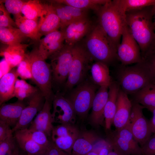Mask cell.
<instances>
[{"mask_svg": "<svg viewBox=\"0 0 155 155\" xmlns=\"http://www.w3.org/2000/svg\"><path fill=\"white\" fill-rule=\"evenodd\" d=\"M15 67L13 68L0 78V106L15 97V84L18 77L16 68Z\"/></svg>", "mask_w": 155, "mask_h": 155, "instance_id": "7402d4cb", "label": "cell"}, {"mask_svg": "<svg viewBox=\"0 0 155 155\" xmlns=\"http://www.w3.org/2000/svg\"><path fill=\"white\" fill-rule=\"evenodd\" d=\"M98 86L92 80L86 79L69 92L65 96L80 117H85L92 108Z\"/></svg>", "mask_w": 155, "mask_h": 155, "instance_id": "52a82bcc", "label": "cell"}, {"mask_svg": "<svg viewBox=\"0 0 155 155\" xmlns=\"http://www.w3.org/2000/svg\"><path fill=\"white\" fill-rule=\"evenodd\" d=\"M46 152L47 155H70L57 148L52 141H51Z\"/></svg>", "mask_w": 155, "mask_h": 155, "instance_id": "bcb514c9", "label": "cell"}, {"mask_svg": "<svg viewBox=\"0 0 155 155\" xmlns=\"http://www.w3.org/2000/svg\"><path fill=\"white\" fill-rule=\"evenodd\" d=\"M14 133L13 136L16 142L27 155H42L46 152V149L24 135L20 130L16 131Z\"/></svg>", "mask_w": 155, "mask_h": 155, "instance_id": "4316f807", "label": "cell"}, {"mask_svg": "<svg viewBox=\"0 0 155 155\" xmlns=\"http://www.w3.org/2000/svg\"><path fill=\"white\" fill-rule=\"evenodd\" d=\"M63 5L65 10L75 21L87 18V11L88 10Z\"/></svg>", "mask_w": 155, "mask_h": 155, "instance_id": "7bdbcfd3", "label": "cell"}, {"mask_svg": "<svg viewBox=\"0 0 155 155\" xmlns=\"http://www.w3.org/2000/svg\"><path fill=\"white\" fill-rule=\"evenodd\" d=\"M37 87H34L25 80L18 79L16 81L14 92L15 97L18 100L24 101L38 91Z\"/></svg>", "mask_w": 155, "mask_h": 155, "instance_id": "4dcf8cb0", "label": "cell"}, {"mask_svg": "<svg viewBox=\"0 0 155 155\" xmlns=\"http://www.w3.org/2000/svg\"><path fill=\"white\" fill-rule=\"evenodd\" d=\"M25 100H27L26 105L23 110L18 121L12 129L13 133L18 130L27 128L36 114L42 108L46 100L39 89Z\"/></svg>", "mask_w": 155, "mask_h": 155, "instance_id": "4fadbf2b", "label": "cell"}, {"mask_svg": "<svg viewBox=\"0 0 155 155\" xmlns=\"http://www.w3.org/2000/svg\"><path fill=\"white\" fill-rule=\"evenodd\" d=\"M28 53L33 81L42 92L45 100L52 103L55 94L52 90V78L50 64L39 52L37 47Z\"/></svg>", "mask_w": 155, "mask_h": 155, "instance_id": "5b68a950", "label": "cell"}, {"mask_svg": "<svg viewBox=\"0 0 155 155\" xmlns=\"http://www.w3.org/2000/svg\"><path fill=\"white\" fill-rule=\"evenodd\" d=\"M98 24L117 49L125 28L127 25L126 13L117 0H108L96 13Z\"/></svg>", "mask_w": 155, "mask_h": 155, "instance_id": "7a4b0ae2", "label": "cell"}, {"mask_svg": "<svg viewBox=\"0 0 155 155\" xmlns=\"http://www.w3.org/2000/svg\"><path fill=\"white\" fill-rule=\"evenodd\" d=\"M16 69L18 76L22 79L32 80L31 66L28 53L17 67Z\"/></svg>", "mask_w": 155, "mask_h": 155, "instance_id": "74e56055", "label": "cell"}, {"mask_svg": "<svg viewBox=\"0 0 155 155\" xmlns=\"http://www.w3.org/2000/svg\"><path fill=\"white\" fill-rule=\"evenodd\" d=\"M59 19L51 3H45V8L38 21V31L41 37L58 30Z\"/></svg>", "mask_w": 155, "mask_h": 155, "instance_id": "ac0fdd59", "label": "cell"}, {"mask_svg": "<svg viewBox=\"0 0 155 155\" xmlns=\"http://www.w3.org/2000/svg\"><path fill=\"white\" fill-rule=\"evenodd\" d=\"M112 146V148L109 152L108 155H125L117 148Z\"/></svg>", "mask_w": 155, "mask_h": 155, "instance_id": "681fc988", "label": "cell"}, {"mask_svg": "<svg viewBox=\"0 0 155 155\" xmlns=\"http://www.w3.org/2000/svg\"><path fill=\"white\" fill-rule=\"evenodd\" d=\"M116 67V81L127 95L137 92L154 80L143 61L132 66L121 64Z\"/></svg>", "mask_w": 155, "mask_h": 155, "instance_id": "277c9868", "label": "cell"}, {"mask_svg": "<svg viewBox=\"0 0 155 155\" xmlns=\"http://www.w3.org/2000/svg\"><path fill=\"white\" fill-rule=\"evenodd\" d=\"M153 11L154 13V22L155 28V4L153 6Z\"/></svg>", "mask_w": 155, "mask_h": 155, "instance_id": "816d5d0a", "label": "cell"}, {"mask_svg": "<svg viewBox=\"0 0 155 155\" xmlns=\"http://www.w3.org/2000/svg\"><path fill=\"white\" fill-rule=\"evenodd\" d=\"M52 104L51 102L46 100L42 108L32 121L28 129L42 132L47 137L51 136L54 127L51 112Z\"/></svg>", "mask_w": 155, "mask_h": 155, "instance_id": "e0dca14e", "label": "cell"}, {"mask_svg": "<svg viewBox=\"0 0 155 155\" xmlns=\"http://www.w3.org/2000/svg\"><path fill=\"white\" fill-rule=\"evenodd\" d=\"M122 41L117 48L118 59L121 64L127 65L143 61L140 48L127 25L122 35Z\"/></svg>", "mask_w": 155, "mask_h": 155, "instance_id": "8fae6325", "label": "cell"}, {"mask_svg": "<svg viewBox=\"0 0 155 155\" xmlns=\"http://www.w3.org/2000/svg\"><path fill=\"white\" fill-rule=\"evenodd\" d=\"M0 27L17 28L15 21L11 18L3 3L0 2Z\"/></svg>", "mask_w": 155, "mask_h": 155, "instance_id": "60d3db41", "label": "cell"}, {"mask_svg": "<svg viewBox=\"0 0 155 155\" xmlns=\"http://www.w3.org/2000/svg\"><path fill=\"white\" fill-rule=\"evenodd\" d=\"M26 105L24 100H18L13 103L3 104L0 108V120L13 127L18 121Z\"/></svg>", "mask_w": 155, "mask_h": 155, "instance_id": "ffe728a7", "label": "cell"}, {"mask_svg": "<svg viewBox=\"0 0 155 155\" xmlns=\"http://www.w3.org/2000/svg\"><path fill=\"white\" fill-rule=\"evenodd\" d=\"M107 140L125 155H143L142 148L135 139L128 124L110 132Z\"/></svg>", "mask_w": 155, "mask_h": 155, "instance_id": "9c48e42d", "label": "cell"}, {"mask_svg": "<svg viewBox=\"0 0 155 155\" xmlns=\"http://www.w3.org/2000/svg\"><path fill=\"white\" fill-rule=\"evenodd\" d=\"M80 131L59 138L52 141L59 148L71 155L73 146Z\"/></svg>", "mask_w": 155, "mask_h": 155, "instance_id": "d6a6232c", "label": "cell"}, {"mask_svg": "<svg viewBox=\"0 0 155 155\" xmlns=\"http://www.w3.org/2000/svg\"><path fill=\"white\" fill-rule=\"evenodd\" d=\"M141 148L143 155H155V134L151 135Z\"/></svg>", "mask_w": 155, "mask_h": 155, "instance_id": "ee69618b", "label": "cell"}, {"mask_svg": "<svg viewBox=\"0 0 155 155\" xmlns=\"http://www.w3.org/2000/svg\"><path fill=\"white\" fill-rule=\"evenodd\" d=\"M52 104L53 123L74 124L76 114L71 104L63 94L57 91L55 94Z\"/></svg>", "mask_w": 155, "mask_h": 155, "instance_id": "7c38bea8", "label": "cell"}, {"mask_svg": "<svg viewBox=\"0 0 155 155\" xmlns=\"http://www.w3.org/2000/svg\"><path fill=\"white\" fill-rule=\"evenodd\" d=\"M143 61L155 80V47L153 46L142 57Z\"/></svg>", "mask_w": 155, "mask_h": 155, "instance_id": "ab89813d", "label": "cell"}, {"mask_svg": "<svg viewBox=\"0 0 155 155\" xmlns=\"http://www.w3.org/2000/svg\"><path fill=\"white\" fill-rule=\"evenodd\" d=\"M29 44L18 43L7 45L1 49L0 56L13 68L17 67L24 59L27 53L26 51Z\"/></svg>", "mask_w": 155, "mask_h": 155, "instance_id": "603a6c76", "label": "cell"}, {"mask_svg": "<svg viewBox=\"0 0 155 155\" xmlns=\"http://www.w3.org/2000/svg\"><path fill=\"white\" fill-rule=\"evenodd\" d=\"M132 101L137 102L148 110L155 108V80H153L144 87L131 95Z\"/></svg>", "mask_w": 155, "mask_h": 155, "instance_id": "d4e9b609", "label": "cell"}, {"mask_svg": "<svg viewBox=\"0 0 155 155\" xmlns=\"http://www.w3.org/2000/svg\"><path fill=\"white\" fill-rule=\"evenodd\" d=\"M87 36L85 48L93 60L108 66L118 65L117 49L98 24Z\"/></svg>", "mask_w": 155, "mask_h": 155, "instance_id": "3957f363", "label": "cell"}, {"mask_svg": "<svg viewBox=\"0 0 155 155\" xmlns=\"http://www.w3.org/2000/svg\"><path fill=\"white\" fill-rule=\"evenodd\" d=\"M120 88V86L116 81H112L108 87V97L104 110L105 125L107 130L110 129L113 123Z\"/></svg>", "mask_w": 155, "mask_h": 155, "instance_id": "44dd1931", "label": "cell"}, {"mask_svg": "<svg viewBox=\"0 0 155 155\" xmlns=\"http://www.w3.org/2000/svg\"><path fill=\"white\" fill-rule=\"evenodd\" d=\"M16 142L13 135L0 142V155H20Z\"/></svg>", "mask_w": 155, "mask_h": 155, "instance_id": "8d00e7d4", "label": "cell"}, {"mask_svg": "<svg viewBox=\"0 0 155 155\" xmlns=\"http://www.w3.org/2000/svg\"><path fill=\"white\" fill-rule=\"evenodd\" d=\"M121 9L125 13L142 9L155 4V0H117Z\"/></svg>", "mask_w": 155, "mask_h": 155, "instance_id": "1f68e13d", "label": "cell"}, {"mask_svg": "<svg viewBox=\"0 0 155 155\" xmlns=\"http://www.w3.org/2000/svg\"><path fill=\"white\" fill-rule=\"evenodd\" d=\"M108 87H99L94 96L89 117L90 124L95 127L102 126L104 120V110L108 97Z\"/></svg>", "mask_w": 155, "mask_h": 155, "instance_id": "2e32d148", "label": "cell"}, {"mask_svg": "<svg viewBox=\"0 0 155 155\" xmlns=\"http://www.w3.org/2000/svg\"><path fill=\"white\" fill-rule=\"evenodd\" d=\"M99 140L98 136L93 131H80L73 145L71 155H87L92 150Z\"/></svg>", "mask_w": 155, "mask_h": 155, "instance_id": "d6986e66", "label": "cell"}, {"mask_svg": "<svg viewBox=\"0 0 155 155\" xmlns=\"http://www.w3.org/2000/svg\"><path fill=\"white\" fill-rule=\"evenodd\" d=\"M73 46L64 44L49 57L50 59L53 84L63 86L66 83L72 61Z\"/></svg>", "mask_w": 155, "mask_h": 155, "instance_id": "ba28073f", "label": "cell"}, {"mask_svg": "<svg viewBox=\"0 0 155 155\" xmlns=\"http://www.w3.org/2000/svg\"><path fill=\"white\" fill-rule=\"evenodd\" d=\"M91 22L87 18L75 21L66 26L62 31L66 44L73 46L91 30Z\"/></svg>", "mask_w": 155, "mask_h": 155, "instance_id": "5bb4252c", "label": "cell"}, {"mask_svg": "<svg viewBox=\"0 0 155 155\" xmlns=\"http://www.w3.org/2000/svg\"><path fill=\"white\" fill-rule=\"evenodd\" d=\"M91 80L97 86L108 87L112 81L108 66L102 62H96L91 66Z\"/></svg>", "mask_w": 155, "mask_h": 155, "instance_id": "484cf974", "label": "cell"}, {"mask_svg": "<svg viewBox=\"0 0 155 155\" xmlns=\"http://www.w3.org/2000/svg\"><path fill=\"white\" fill-rule=\"evenodd\" d=\"M108 0H55L50 1L82 9H92L96 13Z\"/></svg>", "mask_w": 155, "mask_h": 155, "instance_id": "f1b7e54d", "label": "cell"}, {"mask_svg": "<svg viewBox=\"0 0 155 155\" xmlns=\"http://www.w3.org/2000/svg\"><path fill=\"white\" fill-rule=\"evenodd\" d=\"M87 155H99L98 153L95 151H92L89 152Z\"/></svg>", "mask_w": 155, "mask_h": 155, "instance_id": "f907efd6", "label": "cell"}, {"mask_svg": "<svg viewBox=\"0 0 155 155\" xmlns=\"http://www.w3.org/2000/svg\"><path fill=\"white\" fill-rule=\"evenodd\" d=\"M73 59L68 76L64 88L69 92L86 80L90 69V63L93 60L85 48L74 45L72 46Z\"/></svg>", "mask_w": 155, "mask_h": 155, "instance_id": "8992f818", "label": "cell"}, {"mask_svg": "<svg viewBox=\"0 0 155 155\" xmlns=\"http://www.w3.org/2000/svg\"><path fill=\"white\" fill-rule=\"evenodd\" d=\"M132 101V106L128 125L135 139L141 147L152 133L149 121L143 113L144 107L137 102Z\"/></svg>", "mask_w": 155, "mask_h": 155, "instance_id": "30bf717a", "label": "cell"}, {"mask_svg": "<svg viewBox=\"0 0 155 155\" xmlns=\"http://www.w3.org/2000/svg\"><path fill=\"white\" fill-rule=\"evenodd\" d=\"M45 8V3L36 0L26 1L21 11V13L26 18L37 21L40 18Z\"/></svg>", "mask_w": 155, "mask_h": 155, "instance_id": "f546056e", "label": "cell"}, {"mask_svg": "<svg viewBox=\"0 0 155 155\" xmlns=\"http://www.w3.org/2000/svg\"><path fill=\"white\" fill-rule=\"evenodd\" d=\"M47 155V153H46V152H45V153H44V154H43V155Z\"/></svg>", "mask_w": 155, "mask_h": 155, "instance_id": "db71d44e", "label": "cell"}, {"mask_svg": "<svg viewBox=\"0 0 155 155\" xmlns=\"http://www.w3.org/2000/svg\"><path fill=\"white\" fill-rule=\"evenodd\" d=\"M19 130L24 135L31 139L40 146L47 149L51 141L44 133L26 128Z\"/></svg>", "mask_w": 155, "mask_h": 155, "instance_id": "836d02e7", "label": "cell"}, {"mask_svg": "<svg viewBox=\"0 0 155 155\" xmlns=\"http://www.w3.org/2000/svg\"><path fill=\"white\" fill-rule=\"evenodd\" d=\"M149 110L153 114L152 118L149 121L152 133L155 134V108L150 109Z\"/></svg>", "mask_w": 155, "mask_h": 155, "instance_id": "c3c4849f", "label": "cell"}, {"mask_svg": "<svg viewBox=\"0 0 155 155\" xmlns=\"http://www.w3.org/2000/svg\"><path fill=\"white\" fill-rule=\"evenodd\" d=\"M12 129L5 122L0 120V142L13 135Z\"/></svg>", "mask_w": 155, "mask_h": 155, "instance_id": "f6af8a7d", "label": "cell"}, {"mask_svg": "<svg viewBox=\"0 0 155 155\" xmlns=\"http://www.w3.org/2000/svg\"><path fill=\"white\" fill-rule=\"evenodd\" d=\"M153 6L126 13L127 26L140 48L142 57L152 48L155 41Z\"/></svg>", "mask_w": 155, "mask_h": 155, "instance_id": "6da1fadb", "label": "cell"}, {"mask_svg": "<svg viewBox=\"0 0 155 155\" xmlns=\"http://www.w3.org/2000/svg\"><path fill=\"white\" fill-rule=\"evenodd\" d=\"M132 106V101L129 99L128 95L120 87L113 123L116 130L123 128L128 125Z\"/></svg>", "mask_w": 155, "mask_h": 155, "instance_id": "9a60e30c", "label": "cell"}, {"mask_svg": "<svg viewBox=\"0 0 155 155\" xmlns=\"http://www.w3.org/2000/svg\"><path fill=\"white\" fill-rule=\"evenodd\" d=\"M65 40L63 32L62 30H56L48 34L40 40L38 42L39 49L42 48L48 44L52 42Z\"/></svg>", "mask_w": 155, "mask_h": 155, "instance_id": "f35d334b", "label": "cell"}, {"mask_svg": "<svg viewBox=\"0 0 155 155\" xmlns=\"http://www.w3.org/2000/svg\"><path fill=\"white\" fill-rule=\"evenodd\" d=\"M25 1L21 0H5L0 1L4 3L6 9L14 16L20 14Z\"/></svg>", "mask_w": 155, "mask_h": 155, "instance_id": "b9f144b4", "label": "cell"}, {"mask_svg": "<svg viewBox=\"0 0 155 155\" xmlns=\"http://www.w3.org/2000/svg\"><path fill=\"white\" fill-rule=\"evenodd\" d=\"M17 27L27 38L38 42L41 36L38 31V22L27 19L21 14L14 16Z\"/></svg>", "mask_w": 155, "mask_h": 155, "instance_id": "cb8c5ba5", "label": "cell"}, {"mask_svg": "<svg viewBox=\"0 0 155 155\" xmlns=\"http://www.w3.org/2000/svg\"><path fill=\"white\" fill-rule=\"evenodd\" d=\"M153 46H154V47H155V41H154V45H153Z\"/></svg>", "mask_w": 155, "mask_h": 155, "instance_id": "f5cc1de1", "label": "cell"}, {"mask_svg": "<svg viewBox=\"0 0 155 155\" xmlns=\"http://www.w3.org/2000/svg\"><path fill=\"white\" fill-rule=\"evenodd\" d=\"M52 4L59 17L60 23V28L62 30L75 20L64 8L62 4L49 1Z\"/></svg>", "mask_w": 155, "mask_h": 155, "instance_id": "e575fe53", "label": "cell"}, {"mask_svg": "<svg viewBox=\"0 0 155 155\" xmlns=\"http://www.w3.org/2000/svg\"><path fill=\"white\" fill-rule=\"evenodd\" d=\"M12 69L8 63L3 58L0 62V78Z\"/></svg>", "mask_w": 155, "mask_h": 155, "instance_id": "7dc6e473", "label": "cell"}, {"mask_svg": "<svg viewBox=\"0 0 155 155\" xmlns=\"http://www.w3.org/2000/svg\"><path fill=\"white\" fill-rule=\"evenodd\" d=\"M27 37L17 28L0 27V41L7 45L20 43Z\"/></svg>", "mask_w": 155, "mask_h": 155, "instance_id": "83f0119b", "label": "cell"}, {"mask_svg": "<svg viewBox=\"0 0 155 155\" xmlns=\"http://www.w3.org/2000/svg\"><path fill=\"white\" fill-rule=\"evenodd\" d=\"M74 125L68 124H60L53 127L51 135L52 141L60 137H63L79 131Z\"/></svg>", "mask_w": 155, "mask_h": 155, "instance_id": "d590c367", "label": "cell"}]
</instances>
